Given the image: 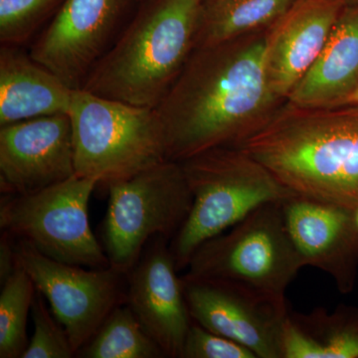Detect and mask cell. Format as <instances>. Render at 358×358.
Segmentation results:
<instances>
[{
    "instance_id": "cell-23",
    "label": "cell",
    "mask_w": 358,
    "mask_h": 358,
    "mask_svg": "<svg viewBox=\"0 0 358 358\" xmlns=\"http://www.w3.org/2000/svg\"><path fill=\"white\" fill-rule=\"evenodd\" d=\"M64 0H0V41L18 45L34 33Z\"/></svg>"
},
{
    "instance_id": "cell-16",
    "label": "cell",
    "mask_w": 358,
    "mask_h": 358,
    "mask_svg": "<svg viewBox=\"0 0 358 358\" xmlns=\"http://www.w3.org/2000/svg\"><path fill=\"white\" fill-rule=\"evenodd\" d=\"M358 85V6L343 8L326 46L286 102L299 107L345 105Z\"/></svg>"
},
{
    "instance_id": "cell-13",
    "label": "cell",
    "mask_w": 358,
    "mask_h": 358,
    "mask_svg": "<svg viewBox=\"0 0 358 358\" xmlns=\"http://www.w3.org/2000/svg\"><path fill=\"white\" fill-rule=\"evenodd\" d=\"M169 240L155 237L128 274L127 303L166 357L181 358L193 320Z\"/></svg>"
},
{
    "instance_id": "cell-27",
    "label": "cell",
    "mask_w": 358,
    "mask_h": 358,
    "mask_svg": "<svg viewBox=\"0 0 358 358\" xmlns=\"http://www.w3.org/2000/svg\"><path fill=\"white\" fill-rule=\"evenodd\" d=\"M223 1V0H205V3H212V2Z\"/></svg>"
},
{
    "instance_id": "cell-24",
    "label": "cell",
    "mask_w": 358,
    "mask_h": 358,
    "mask_svg": "<svg viewBox=\"0 0 358 358\" xmlns=\"http://www.w3.org/2000/svg\"><path fill=\"white\" fill-rule=\"evenodd\" d=\"M181 358H257L237 341L212 333L193 320Z\"/></svg>"
},
{
    "instance_id": "cell-25",
    "label": "cell",
    "mask_w": 358,
    "mask_h": 358,
    "mask_svg": "<svg viewBox=\"0 0 358 358\" xmlns=\"http://www.w3.org/2000/svg\"><path fill=\"white\" fill-rule=\"evenodd\" d=\"M17 267L15 239L2 232L0 240V282L1 285L13 275Z\"/></svg>"
},
{
    "instance_id": "cell-28",
    "label": "cell",
    "mask_w": 358,
    "mask_h": 358,
    "mask_svg": "<svg viewBox=\"0 0 358 358\" xmlns=\"http://www.w3.org/2000/svg\"><path fill=\"white\" fill-rule=\"evenodd\" d=\"M355 221H357V224L358 226V208L357 209V210H355Z\"/></svg>"
},
{
    "instance_id": "cell-21",
    "label": "cell",
    "mask_w": 358,
    "mask_h": 358,
    "mask_svg": "<svg viewBox=\"0 0 358 358\" xmlns=\"http://www.w3.org/2000/svg\"><path fill=\"white\" fill-rule=\"evenodd\" d=\"M0 294V357L21 358L27 348V320L36 287L18 265L1 285Z\"/></svg>"
},
{
    "instance_id": "cell-19",
    "label": "cell",
    "mask_w": 358,
    "mask_h": 358,
    "mask_svg": "<svg viewBox=\"0 0 358 358\" xmlns=\"http://www.w3.org/2000/svg\"><path fill=\"white\" fill-rule=\"evenodd\" d=\"M296 1L223 0L205 3L196 47L220 43L267 28L281 18Z\"/></svg>"
},
{
    "instance_id": "cell-9",
    "label": "cell",
    "mask_w": 358,
    "mask_h": 358,
    "mask_svg": "<svg viewBox=\"0 0 358 358\" xmlns=\"http://www.w3.org/2000/svg\"><path fill=\"white\" fill-rule=\"evenodd\" d=\"M16 261L43 294L77 353L110 313L127 303L128 274L114 267L91 268L59 262L15 240Z\"/></svg>"
},
{
    "instance_id": "cell-1",
    "label": "cell",
    "mask_w": 358,
    "mask_h": 358,
    "mask_svg": "<svg viewBox=\"0 0 358 358\" xmlns=\"http://www.w3.org/2000/svg\"><path fill=\"white\" fill-rule=\"evenodd\" d=\"M268 28L194 49L157 108L169 159L239 145L286 102L268 85Z\"/></svg>"
},
{
    "instance_id": "cell-4",
    "label": "cell",
    "mask_w": 358,
    "mask_h": 358,
    "mask_svg": "<svg viewBox=\"0 0 358 358\" xmlns=\"http://www.w3.org/2000/svg\"><path fill=\"white\" fill-rule=\"evenodd\" d=\"M192 190V210L169 241L178 271L196 249L262 205L296 195L260 162L234 145L210 148L179 162Z\"/></svg>"
},
{
    "instance_id": "cell-8",
    "label": "cell",
    "mask_w": 358,
    "mask_h": 358,
    "mask_svg": "<svg viewBox=\"0 0 358 358\" xmlns=\"http://www.w3.org/2000/svg\"><path fill=\"white\" fill-rule=\"evenodd\" d=\"M96 178L75 174L39 192L2 195L0 228L40 253L70 265L110 267L89 223V202Z\"/></svg>"
},
{
    "instance_id": "cell-14",
    "label": "cell",
    "mask_w": 358,
    "mask_h": 358,
    "mask_svg": "<svg viewBox=\"0 0 358 358\" xmlns=\"http://www.w3.org/2000/svg\"><path fill=\"white\" fill-rule=\"evenodd\" d=\"M282 215L294 248L305 266L333 278L341 293L352 291L358 272L355 211L294 195L282 202Z\"/></svg>"
},
{
    "instance_id": "cell-7",
    "label": "cell",
    "mask_w": 358,
    "mask_h": 358,
    "mask_svg": "<svg viewBox=\"0 0 358 358\" xmlns=\"http://www.w3.org/2000/svg\"><path fill=\"white\" fill-rule=\"evenodd\" d=\"M107 187L103 247L110 266L129 274L150 240L176 236L192 210V193L180 162L171 159Z\"/></svg>"
},
{
    "instance_id": "cell-10",
    "label": "cell",
    "mask_w": 358,
    "mask_h": 358,
    "mask_svg": "<svg viewBox=\"0 0 358 358\" xmlns=\"http://www.w3.org/2000/svg\"><path fill=\"white\" fill-rule=\"evenodd\" d=\"M124 0H64L30 52L70 89L85 81L106 53Z\"/></svg>"
},
{
    "instance_id": "cell-18",
    "label": "cell",
    "mask_w": 358,
    "mask_h": 358,
    "mask_svg": "<svg viewBox=\"0 0 358 358\" xmlns=\"http://www.w3.org/2000/svg\"><path fill=\"white\" fill-rule=\"evenodd\" d=\"M282 358H358V308L338 306L289 313L282 336Z\"/></svg>"
},
{
    "instance_id": "cell-11",
    "label": "cell",
    "mask_w": 358,
    "mask_h": 358,
    "mask_svg": "<svg viewBox=\"0 0 358 358\" xmlns=\"http://www.w3.org/2000/svg\"><path fill=\"white\" fill-rule=\"evenodd\" d=\"M74 176V143L68 114L0 127L2 195L39 192Z\"/></svg>"
},
{
    "instance_id": "cell-26",
    "label": "cell",
    "mask_w": 358,
    "mask_h": 358,
    "mask_svg": "<svg viewBox=\"0 0 358 358\" xmlns=\"http://www.w3.org/2000/svg\"><path fill=\"white\" fill-rule=\"evenodd\" d=\"M357 105L358 106V85L357 88L355 89V91L352 92V95L348 98V102H346L345 105Z\"/></svg>"
},
{
    "instance_id": "cell-2",
    "label": "cell",
    "mask_w": 358,
    "mask_h": 358,
    "mask_svg": "<svg viewBox=\"0 0 358 358\" xmlns=\"http://www.w3.org/2000/svg\"><path fill=\"white\" fill-rule=\"evenodd\" d=\"M296 195L358 208V106L282 103L263 127L234 145Z\"/></svg>"
},
{
    "instance_id": "cell-5",
    "label": "cell",
    "mask_w": 358,
    "mask_h": 358,
    "mask_svg": "<svg viewBox=\"0 0 358 358\" xmlns=\"http://www.w3.org/2000/svg\"><path fill=\"white\" fill-rule=\"evenodd\" d=\"M303 267L287 230L282 202H273L204 242L190 258L182 278L223 282L286 305L287 289Z\"/></svg>"
},
{
    "instance_id": "cell-12",
    "label": "cell",
    "mask_w": 358,
    "mask_h": 358,
    "mask_svg": "<svg viewBox=\"0 0 358 358\" xmlns=\"http://www.w3.org/2000/svg\"><path fill=\"white\" fill-rule=\"evenodd\" d=\"M181 279L195 322L246 346L257 358H282L287 305L262 300L223 282L187 280L182 275Z\"/></svg>"
},
{
    "instance_id": "cell-15",
    "label": "cell",
    "mask_w": 358,
    "mask_h": 358,
    "mask_svg": "<svg viewBox=\"0 0 358 358\" xmlns=\"http://www.w3.org/2000/svg\"><path fill=\"white\" fill-rule=\"evenodd\" d=\"M341 0H296L268 28L265 64L268 85L287 101L326 46L343 10Z\"/></svg>"
},
{
    "instance_id": "cell-17",
    "label": "cell",
    "mask_w": 358,
    "mask_h": 358,
    "mask_svg": "<svg viewBox=\"0 0 358 358\" xmlns=\"http://www.w3.org/2000/svg\"><path fill=\"white\" fill-rule=\"evenodd\" d=\"M74 90L14 45L0 49V127L67 114Z\"/></svg>"
},
{
    "instance_id": "cell-20",
    "label": "cell",
    "mask_w": 358,
    "mask_h": 358,
    "mask_svg": "<svg viewBox=\"0 0 358 358\" xmlns=\"http://www.w3.org/2000/svg\"><path fill=\"white\" fill-rule=\"evenodd\" d=\"M77 357L162 358L166 355L126 303L110 313L95 336L78 352Z\"/></svg>"
},
{
    "instance_id": "cell-22",
    "label": "cell",
    "mask_w": 358,
    "mask_h": 358,
    "mask_svg": "<svg viewBox=\"0 0 358 358\" xmlns=\"http://www.w3.org/2000/svg\"><path fill=\"white\" fill-rule=\"evenodd\" d=\"M46 299L37 291L32 303L31 317L34 331L21 358H72L76 357L65 327L52 310Z\"/></svg>"
},
{
    "instance_id": "cell-3",
    "label": "cell",
    "mask_w": 358,
    "mask_h": 358,
    "mask_svg": "<svg viewBox=\"0 0 358 358\" xmlns=\"http://www.w3.org/2000/svg\"><path fill=\"white\" fill-rule=\"evenodd\" d=\"M204 4L155 0L106 51L82 89L157 109L196 47Z\"/></svg>"
},
{
    "instance_id": "cell-6",
    "label": "cell",
    "mask_w": 358,
    "mask_h": 358,
    "mask_svg": "<svg viewBox=\"0 0 358 358\" xmlns=\"http://www.w3.org/2000/svg\"><path fill=\"white\" fill-rule=\"evenodd\" d=\"M67 114L78 176L108 185L169 159L166 133L157 109L77 89Z\"/></svg>"
}]
</instances>
